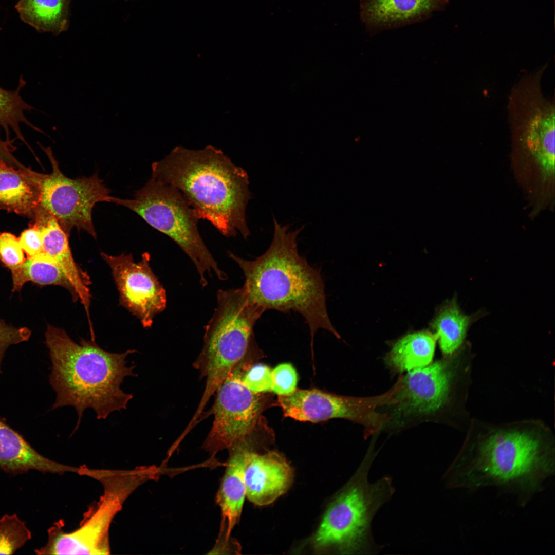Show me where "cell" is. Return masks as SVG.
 Returning <instances> with one entry per match:
<instances>
[{"instance_id": "obj_1", "label": "cell", "mask_w": 555, "mask_h": 555, "mask_svg": "<svg viewBox=\"0 0 555 555\" xmlns=\"http://www.w3.org/2000/svg\"><path fill=\"white\" fill-rule=\"evenodd\" d=\"M546 432L502 428L469 437L444 474L446 487H495L526 506L554 475V441Z\"/></svg>"}, {"instance_id": "obj_2", "label": "cell", "mask_w": 555, "mask_h": 555, "mask_svg": "<svg viewBox=\"0 0 555 555\" xmlns=\"http://www.w3.org/2000/svg\"><path fill=\"white\" fill-rule=\"evenodd\" d=\"M274 233L266 251L254 260L228 256L242 269L243 287L250 300L264 312L272 309L298 312L308 326L312 340L320 329L338 338L328 314L325 285L321 272L298 251L297 238L304 226L294 230L273 217Z\"/></svg>"}, {"instance_id": "obj_3", "label": "cell", "mask_w": 555, "mask_h": 555, "mask_svg": "<svg viewBox=\"0 0 555 555\" xmlns=\"http://www.w3.org/2000/svg\"><path fill=\"white\" fill-rule=\"evenodd\" d=\"M152 177L179 191L200 219L226 237L251 235L246 210L251 198L249 176L220 149L175 147L152 164Z\"/></svg>"}, {"instance_id": "obj_4", "label": "cell", "mask_w": 555, "mask_h": 555, "mask_svg": "<svg viewBox=\"0 0 555 555\" xmlns=\"http://www.w3.org/2000/svg\"><path fill=\"white\" fill-rule=\"evenodd\" d=\"M45 343L52 367L49 382L56 393L52 409L71 406L77 413L74 431L81 423L85 410L92 409L97 419L126 409L133 394L121 388L124 378L135 377V365H127V357L136 351L111 353L94 340L81 338L80 344L62 329L48 325Z\"/></svg>"}, {"instance_id": "obj_5", "label": "cell", "mask_w": 555, "mask_h": 555, "mask_svg": "<svg viewBox=\"0 0 555 555\" xmlns=\"http://www.w3.org/2000/svg\"><path fill=\"white\" fill-rule=\"evenodd\" d=\"M377 453L369 449L350 483L330 505L314 539L318 547L332 546L345 554H374L382 547L373 537L371 524L379 509L395 492L390 477L369 483Z\"/></svg>"}, {"instance_id": "obj_6", "label": "cell", "mask_w": 555, "mask_h": 555, "mask_svg": "<svg viewBox=\"0 0 555 555\" xmlns=\"http://www.w3.org/2000/svg\"><path fill=\"white\" fill-rule=\"evenodd\" d=\"M264 312L250 300L243 287L217 291V306L205 326L201 354L206 387L193 420L198 419L209 399L247 355L255 324Z\"/></svg>"}, {"instance_id": "obj_7", "label": "cell", "mask_w": 555, "mask_h": 555, "mask_svg": "<svg viewBox=\"0 0 555 555\" xmlns=\"http://www.w3.org/2000/svg\"><path fill=\"white\" fill-rule=\"evenodd\" d=\"M112 202L132 210L176 243L194 264L203 287L208 284L206 275L212 272L220 280L227 279L200 236L196 212L174 187L151 177L136 191L134 198L113 197Z\"/></svg>"}, {"instance_id": "obj_8", "label": "cell", "mask_w": 555, "mask_h": 555, "mask_svg": "<svg viewBox=\"0 0 555 555\" xmlns=\"http://www.w3.org/2000/svg\"><path fill=\"white\" fill-rule=\"evenodd\" d=\"M545 67L523 76L509 98L513 137L539 164L544 181L554 173L555 107L541 87Z\"/></svg>"}, {"instance_id": "obj_9", "label": "cell", "mask_w": 555, "mask_h": 555, "mask_svg": "<svg viewBox=\"0 0 555 555\" xmlns=\"http://www.w3.org/2000/svg\"><path fill=\"white\" fill-rule=\"evenodd\" d=\"M401 388V383L397 380L384 393L367 397L340 396L317 389H296L290 394L280 395L278 403L285 417L297 420L318 422L340 418L360 424L367 438L388 420L387 414L379 413L377 409L395 404Z\"/></svg>"}, {"instance_id": "obj_10", "label": "cell", "mask_w": 555, "mask_h": 555, "mask_svg": "<svg viewBox=\"0 0 555 555\" xmlns=\"http://www.w3.org/2000/svg\"><path fill=\"white\" fill-rule=\"evenodd\" d=\"M45 151L52 170L49 174L39 175V206L57 219L69 236L76 228L86 231L96 238L92 209L99 202H112L110 190L103 184L97 173L89 177H67L60 171L50 149L47 148Z\"/></svg>"}, {"instance_id": "obj_11", "label": "cell", "mask_w": 555, "mask_h": 555, "mask_svg": "<svg viewBox=\"0 0 555 555\" xmlns=\"http://www.w3.org/2000/svg\"><path fill=\"white\" fill-rule=\"evenodd\" d=\"M106 482L105 491L98 507L77 530L65 533L58 526L48 530L46 545L38 554H106L109 552L108 530L123 502L134 490L126 480Z\"/></svg>"}, {"instance_id": "obj_12", "label": "cell", "mask_w": 555, "mask_h": 555, "mask_svg": "<svg viewBox=\"0 0 555 555\" xmlns=\"http://www.w3.org/2000/svg\"><path fill=\"white\" fill-rule=\"evenodd\" d=\"M216 393L214 422L203 445L213 455L242 442L254 428L261 408L257 394L244 385L234 369Z\"/></svg>"}, {"instance_id": "obj_13", "label": "cell", "mask_w": 555, "mask_h": 555, "mask_svg": "<svg viewBox=\"0 0 555 555\" xmlns=\"http://www.w3.org/2000/svg\"><path fill=\"white\" fill-rule=\"evenodd\" d=\"M109 265L119 293L120 304L135 316L145 328L166 306V291L153 273L148 253L135 262L131 254L117 256L102 253Z\"/></svg>"}, {"instance_id": "obj_14", "label": "cell", "mask_w": 555, "mask_h": 555, "mask_svg": "<svg viewBox=\"0 0 555 555\" xmlns=\"http://www.w3.org/2000/svg\"><path fill=\"white\" fill-rule=\"evenodd\" d=\"M451 361H437L409 372L403 377L396 399L397 409L406 414H429L447 401L454 373Z\"/></svg>"}, {"instance_id": "obj_15", "label": "cell", "mask_w": 555, "mask_h": 555, "mask_svg": "<svg viewBox=\"0 0 555 555\" xmlns=\"http://www.w3.org/2000/svg\"><path fill=\"white\" fill-rule=\"evenodd\" d=\"M292 477L291 467L279 454L250 451L245 470L246 496L256 505L269 504L288 490Z\"/></svg>"}, {"instance_id": "obj_16", "label": "cell", "mask_w": 555, "mask_h": 555, "mask_svg": "<svg viewBox=\"0 0 555 555\" xmlns=\"http://www.w3.org/2000/svg\"><path fill=\"white\" fill-rule=\"evenodd\" d=\"M229 449L226 469L216 497L221 511V536L226 540L230 539L242 513L246 496L245 470L250 452L241 443Z\"/></svg>"}, {"instance_id": "obj_17", "label": "cell", "mask_w": 555, "mask_h": 555, "mask_svg": "<svg viewBox=\"0 0 555 555\" xmlns=\"http://www.w3.org/2000/svg\"><path fill=\"white\" fill-rule=\"evenodd\" d=\"M0 469L16 475L30 470L61 473L71 471L72 468L40 454L21 434L0 418Z\"/></svg>"}, {"instance_id": "obj_18", "label": "cell", "mask_w": 555, "mask_h": 555, "mask_svg": "<svg viewBox=\"0 0 555 555\" xmlns=\"http://www.w3.org/2000/svg\"><path fill=\"white\" fill-rule=\"evenodd\" d=\"M449 0H365L361 16L371 27L384 29L408 24L443 9Z\"/></svg>"}, {"instance_id": "obj_19", "label": "cell", "mask_w": 555, "mask_h": 555, "mask_svg": "<svg viewBox=\"0 0 555 555\" xmlns=\"http://www.w3.org/2000/svg\"><path fill=\"white\" fill-rule=\"evenodd\" d=\"M39 175L27 173L0 160V207L27 214L39 206Z\"/></svg>"}, {"instance_id": "obj_20", "label": "cell", "mask_w": 555, "mask_h": 555, "mask_svg": "<svg viewBox=\"0 0 555 555\" xmlns=\"http://www.w3.org/2000/svg\"><path fill=\"white\" fill-rule=\"evenodd\" d=\"M71 0H19L15 8L22 21L41 32L67 31Z\"/></svg>"}, {"instance_id": "obj_21", "label": "cell", "mask_w": 555, "mask_h": 555, "mask_svg": "<svg viewBox=\"0 0 555 555\" xmlns=\"http://www.w3.org/2000/svg\"><path fill=\"white\" fill-rule=\"evenodd\" d=\"M436 340L435 334L427 331L408 334L394 345L385 362L399 373L424 367L432 361Z\"/></svg>"}, {"instance_id": "obj_22", "label": "cell", "mask_w": 555, "mask_h": 555, "mask_svg": "<svg viewBox=\"0 0 555 555\" xmlns=\"http://www.w3.org/2000/svg\"><path fill=\"white\" fill-rule=\"evenodd\" d=\"M476 315H467L461 310L455 298L442 305L433 319L431 327L438 340L440 349L447 356L452 355L463 344L468 330L477 319Z\"/></svg>"}, {"instance_id": "obj_23", "label": "cell", "mask_w": 555, "mask_h": 555, "mask_svg": "<svg viewBox=\"0 0 555 555\" xmlns=\"http://www.w3.org/2000/svg\"><path fill=\"white\" fill-rule=\"evenodd\" d=\"M12 291H20L24 284L31 281L40 286L54 285L62 286L69 291L75 300V292L58 264L43 253L28 257L18 268L11 270Z\"/></svg>"}, {"instance_id": "obj_24", "label": "cell", "mask_w": 555, "mask_h": 555, "mask_svg": "<svg viewBox=\"0 0 555 555\" xmlns=\"http://www.w3.org/2000/svg\"><path fill=\"white\" fill-rule=\"evenodd\" d=\"M25 82L20 79V84L15 90H7L0 87V128L8 134L10 130L16 136L24 140L20 130V124H26L34 130L41 131L33 126L25 116V110H30L32 107L22 99L20 92L24 86Z\"/></svg>"}, {"instance_id": "obj_25", "label": "cell", "mask_w": 555, "mask_h": 555, "mask_svg": "<svg viewBox=\"0 0 555 555\" xmlns=\"http://www.w3.org/2000/svg\"><path fill=\"white\" fill-rule=\"evenodd\" d=\"M25 522L16 514L0 518V554H13L31 539Z\"/></svg>"}, {"instance_id": "obj_26", "label": "cell", "mask_w": 555, "mask_h": 555, "mask_svg": "<svg viewBox=\"0 0 555 555\" xmlns=\"http://www.w3.org/2000/svg\"><path fill=\"white\" fill-rule=\"evenodd\" d=\"M26 260L18 238L10 233L1 234L0 260L4 265L12 270L20 267Z\"/></svg>"}, {"instance_id": "obj_27", "label": "cell", "mask_w": 555, "mask_h": 555, "mask_svg": "<svg viewBox=\"0 0 555 555\" xmlns=\"http://www.w3.org/2000/svg\"><path fill=\"white\" fill-rule=\"evenodd\" d=\"M272 386L271 391L279 395H286L297 388L298 375L290 363H282L271 370Z\"/></svg>"}, {"instance_id": "obj_28", "label": "cell", "mask_w": 555, "mask_h": 555, "mask_svg": "<svg viewBox=\"0 0 555 555\" xmlns=\"http://www.w3.org/2000/svg\"><path fill=\"white\" fill-rule=\"evenodd\" d=\"M244 385L252 392L257 394L271 391V369L263 364H258L249 369L242 378Z\"/></svg>"}, {"instance_id": "obj_29", "label": "cell", "mask_w": 555, "mask_h": 555, "mask_svg": "<svg viewBox=\"0 0 555 555\" xmlns=\"http://www.w3.org/2000/svg\"><path fill=\"white\" fill-rule=\"evenodd\" d=\"M31 331L26 327L16 328L0 320V372L4 353L11 345L28 340Z\"/></svg>"}, {"instance_id": "obj_30", "label": "cell", "mask_w": 555, "mask_h": 555, "mask_svg": "<svg viewBox=\"0 0 555 555\" xmlns=\"http://www.w3.org/2000/svg\"><path fill=\"white\" fill-rule=\"evenodd\" d=\"M20 245L28 257L42 252L41 232L36 225L25 230L18 238Z\"/></svg>"}]
</instances>
